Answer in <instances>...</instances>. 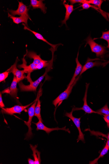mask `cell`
Here are the masks:
<instances>
[{
    "instance_id": "603a6c76",
    "label": "cell",
    "mask_w": 109,
    "mask_h": 164,
    "mask_svg": "<svg viewBox=\"0 0 109 164\" xmlns=\"http://www.w3.org/2000/svg\"><path fill=\"white\" fill-rule=\"evenodd\" d=\"M97 114L103 115H109V109L107 106V104L106 105L102 108L97 110L96 111Z\"/></svg>"
},
{
    "instance_id": "f1b7e54d",
    "label": "cell",
    "mask_w": 109,
    "mask_h": 164,
    "mask_svg": "<svg viewBox=\"0 0 109 164\" xmlns=\"http://www.w3.org/2000/svg\"><path fill=\"white\" fill-rule=\"evenodd\" d=\"M71 5H73L76 3H81L82 4L87 3V0H70L69 1Z\"/></svg>"
},
{
    "instance_id": "ba28073f",
    "label": "cell",
    "mask_w": 109,
    "mask_h": 164,
    "mask_svg": "<svg viewBox=\"0 0 109 164\" xmlns=\"http://www.w3.org/2000/svg\"><path fill=\"white\" fill-rule=\"evenodd\" d=\"M18 62V58L17 57L16 62L10 68V72H12L14 76L16 77L18 83L26 78L27 77L25 75V73L24 70H19L17 68V64Z\"/></svg>"
},
{
    "instance_id": "7c38bea8",
    "label": "cell",
    "mask_w": 109,
    "mask_h": 164,
    "mask_svg": "<svg viewBox=\"0 0 109 164\" xmlns=\"http://www.w3.org/2000/svg\"><path fill=\"white\" fill-rule=\"evenodd\" d=\"M105 64V63H103L99 61H96L93 62L87 61L85 64L83 66L82 71L81 73L80 74L79 76L78 77H79L80 76H81L82 74L87 70L92 68L94 66H98L104 65Z\"/></svg>"
},
{
    "instance_id": "44dd1931",
    "label": "cell",
    "mask_w": 109,
    "mask_h": 164,
    "mask_svg": "<svg viewBox=\"0 0 109 164\" xmlns=\"http://www.w3.org/2000/svg\"><path fill=\"white\" fill-rule=\"evenodd\" d=\"M26 54L23 58V64L19 65L18 66L19 69L23 68L26 73H31L32 71L31 68L30 66V65H27V63L25 59V57L26 56Z\"/></svg>"
},
{
    "instance_id": "ac0fdd59",
    "label": "cell",
    "mask_w": 109,
    "mask_h": 164,
    "mask_svg": "<svg viewBox=\"0 0 109 164\" xmlns=\"http://www.w3.org/2000/svg\"><path fill=\"white\" fill-rule=\"evenodd\" d=\"M30 148L33 152V156L35 161V164H40L41 163L40 152L37 149V145L33 146L30 144Z\"/></svg>"
},
{
    "instance_id": "2e32d148",
    "label": "cell",
    "mask_w": 109,
    "mask_h": 164,
    "mask_svg": "<svg viewBox=\"0 0 109 164\" xmlns=\"http://www.w3.org/2000/svg\"><path fill=\"white\" fill-rule=\"evenodd\" d=\"M17 83L16 77L14 76L13 81L10 87L9 93L14 98H17V96L18 89L17 88Z\"/></svg>"
},
{
    "instance_id": "f546056e",
    "label": "cell",
    "mask_w": 109,
    "mask_h": 164,
    "mask_svg": "<svg viewBox=\"0 0 109 164\" xmlns=\"http://www.w3.org/2000/svg\"><path fill=\"white\" fill-rule=\"evenodd\" d=\"M104 116V120L107 123L108 128L109 129V115H105Z\"/></svg>"
},
{
    "instance_id": "4316f807",
    "label": "cell",
    "mask_w": 109,
    "mask_h": 164,
    "mask_svg": "<svg viewBox=\"0 0 109 164\" xmlns=\"http://www.w3.org/2000/svg\"><path fill=\"white\" fill-rule=\"evenodd\" d=\"M99 39L106 40L108 43L107 47L109 48V30L107 32H102V36Z\"/></svg>"
},
{
    "instance_id": "9c48e42d",
    "label": "cell",
    "mask_w": 109,
    "mask_h": 164,
    "mask_svg": "<svg viewBox=\"0 0 109 164\" xmlns=\"http://www.w3.org/2000/svg\"><path fill=\"white\" fill-rule=\"evenodd\" d=\"M89 84L86 83V89L85 92V95L83 98V101H84V105L81 108H73L72 109L73 110V111L81 110H82L85 112L86 113L91 114L92 113L97 114V113L96 111L93 110L88 105L87 102V93H88V87L89 86Z\"/></svg>"
},
{
    "instance_id": "e575fe53",
    "label": "cell",
    "mask_w": 109,
    "mask_h": 164,
    "mask_svg": "<svg viewBox=\"0 0 109 164\" xmlns=\"http://www.w3.org/2000/svg\"><path fill=\"white\" fill-rule=\"evenodd\" d=\"M106 14L107 15V18H108V19H109V13H106Z\"/></svg>"
},
{
    "instance_id": "cb8c5ba5",
    "label": "cell",
    "mask_w": 109,
    "mask_h": 164,
    "mask_svg": "<svg viewBox=\"0 0 109 164\" xmlns=\"http://www.w3.org/2000/svg\"><path fill=\"white\" fill-rule=\"evenodd\" d=\"M104 1L103 0H89L88 1V3L90 4H93L98 7V9L100 10L102 13L104 11L101 10V6Z\"/></svg>"
},
{
    "instance_id": "7a4b0ae2",
    "label": "cell",
    "mask_w": 109,
    "mask_h": 164,
    "mask_svg": "<svg viewBox=\"0 0 109 164\" xmlns=\"http://www.w3.org/2000/svg\"><path fill=\"white\" fill-rule=\"evenodd\" d=\"M39 93L38 94L37 98L35 100V102L28 109V120L27 122L24 121L25 124L26 125L28 128V130L26 134L25 140H28L31 139L33 135L32 132V128H31V123L33 117L35 115V108L37 104L38 99L39 96Z\"/></svg>"
},
{
    "instance_id": "7402d4cb",
    "label": "cell",
    "mask_w": 109,
    "mask_h": 164,
    "mask_svg": "<svg viewBox=\"0 0 109 164\" xmlns=\"http://www.w3.org/2000/svg\"><path fill=\"white\" fill-rule=\"evenodd\" d=\"M109 150V147L107 145V144H106V145L105 146L102 151L98 157L95 160H94L93 161H90L89 164H94L97 163V162L99 159L101 158H103L104 156L108 153Z\"/></svg>"
},
{
    "instance_id": "4dcf8cb0",
    "label": "cell",
    "mask_w": 109,
    "mask_h": 164,
    "mask_svg": "<svg viewBox=\"0 0 109 164\" xmlns=\"http://www.w3.org/2000/svg\"><path fill=\"white\" fill-rule=\"evenodd\" d=\"M0 106L2 108L5 107L3 101L1 93H0Z\"/></svg>"
},
{
    "instance_id": "836d02e7",
    "label": "cell",
    "mask_w": 109,
    "mask_h": 164,
    "mask_svg": "<svg viewBox=\"0 0 109 164\" xmlns=\"http://www.w3.org/2000/svg\"><path fill=\"white\" fill-rule=\"evenodd\" d=\"M104 136L106 137L107 139L109 140V133L108 134V135L107 136H106L105 135Z\"/></svg>"
},
{
    "instance_id": "ffe728a7",
    "label": "cell",
    "mask_w": 109,
    "mask_h": 164,
    "mask_svg": "<svg viewBox=\"0 0 109 164\" xmlns=\"http://www.w3.org/2000/svg\"><path fill=\"white\" fill-rule=\"evenodd\" d=\"M41 93L39 92L37 102L35 110V116L37 117L38 118L39 120L42 121V120L41 115V102L40 100V98Z\"/></svg>"
},
{
    "instance_id": "30bf717a",
    "label": "cell",
    "mask_w": 109,
    "mask_h": 164,
    "mask_svg": "<svg viewBox=\"0 0 109 164\" xmlns=\"http://www.w3.org/2000/svg\"><path fill=\"white\" fill-rule=\"evenodd\" d=\"M36 124L37 126V128L36 130H43L45 131L48 134H49L51 132L55 130H62L65 131H67L70 133V131L66 129V126L62 128H60L59 127L56 128H49L45 126L42 123L41 121L39 120V121L37 123H33Z\"/></svg>"
},
{
    "instance_id": "d4e9b609",
    "label": "cell",
    "mask_w": 109,
    "mask_h": 164,
    "mask_svg": "<svg viewBox=\"0 0 109 164\" xmlns=\"http://www.w3.org/2000/svg\"><path fill=\"white\" fill-rule=\"evenodd\" d=\"M50 64L49 61L43 60L39 64L37 65V70H40L43 68L49 66Z\"/></svg>"
},
{
    "instance_id": "d6986e66",
    "label": "cell",
    "mask_w": 109,
    "mask_h": 164,
    "mask_svg": "<svg viewBox=\"0 0 109 164\" xmlns=\"http://www.w3.org/2000/svg\"><path fill=\"white\" fill-rule=\"evenodd\" d=\"M22 25L24 26V29L27 30L31 32L34 35L36 38H37V39L46 42L52 47H55L54 45H53L51 44L48 42L47 40H46L44 38H43V36L41 34L35 32L34 31L32 30H31V29L27 27L25 24L23 23Z\"/></svg>"
},
{
    "instance_id": "83f0119b",
    "label": "cell",
    "mask_w": 109,
    "mask_h": 164,
    "mask_svg": "<svg viewBox=\"0 0 109 164\" xmlns=\"http://www.w3.org/2000/svg\"><path fill=\"white\" fill-rule=\"evenodd\" d=\"M82 7L83 9H88L91 8V7H92V8L94 9L96 8V9H98L97 8V7H94V6H93L91 4L88 3V2L82 4Z\"/></svg>"
},
{
    "instance_id": "277c9868",
    "label": "cell",
    "mask_w": 109,
    "mask_h": 164,
    "mask_svg": "<svg viewBox=\"0 0 109 164\" xmlns=\"http://www.w3.org/2000/svg\"><path fill=\"white\" fill-rule=\"evenodd\" d=\"M79 77H78L76 79L73 84L70 86H68L66 90L61 93L53 101V104L55 107H57L58 104H59V106L61 103H61L64 100L68 98L72 92V88L77 83Z\"/></svg>"
},
{
    "instance_id": "3957f363",
    "label": "cell",
    "mask_w": 109,
    "mask_h": 164,
    "mask_svg": "<svg viewBox=\"0 0 109 164\" xmlns=\"http://www.w3.org/2000/svg\"><path fill=\"white\" fill-rule=\"evenodd\" d=\"M31 73H28L26 78L28 81L30 82V84L28 85H25L22 82L18 83L20 90L21 92H36L39 84L36 81H33L31 77Z\"/></svg>"
},
{
    "instance_id": "9a60e30c",
    "label": "cell",
    "mask_w": 109,
    "mask_h": 164,
    "mask_svg": "<svg viewBox=\"0 0 109 164\" xmlns=\"http://www.w3.org/2000/svg\"><path fill=\"white\" fill-rule=\"evenodd\" d=\"M79 52H78L77 57L76 59V61L77 63V66L76 68L75 71L74 75L72 77L69 84L68 86H70L73 84L74 82L76 79V77L80 74L83 68L82 65L79 62L78 59Z\"/></svg>"
},
{
    "instance_id": "484cf974",
    "label": "cell",
    "mask_w": 109,
    "mask_h": 164,
    "mask_svg": "<svg viewBox=\"0 0 109 164\" xmlns=\"http://www.w3.org/2000/svg\"><path fill=\"white\" fill-rule=\"evenodd\" d=\"M10 72V69H9L6 71L0 74V82L4 81L5 79L8 77L9 74Z\"/></svg>"
},
{
    "instance_id": "5b68a950",
    "label": "cell",
    "mask_w": 109,
    "mask_h": 164,
    "mask_svg": "<svg viewBox=\"0 0 109 164\" xmlns=\"http://www.w3.org/2000/svg\"><path fill=\"white\" fill-rule=\"evenodd\" d=\"M73 110L72 109V111L70 113H65V116L69 117L74 122L77 129H78L79 133V135L77 139V142H78L79 140H82L83 142L85 143V139L84 135L81 129V122L80 120L81 118H76L72 115V113L73 112Z\"/></svg>"
},
{
    "instance_id": "1f68e13d",
    "label": "cell",
    "mask_w": 109,
    "mask_h": 164,
    "mask_svg": "<svg viewBox=\"0 0 109 164\" xmlns=\"http://www.w3.org/2000/svg\"><path fill=\"white\" fill-rule=\"evenodd\" d=\"M28 161L29 164H35V161L32 160L30 158H28Z\"/></svg>"
},
{
    "instance_id": "e0dca14e",
    "label": "cell",
    "mask_w": 109,
    "mask_h": 164,
    "mask_svg": "<svg viewBox=\"0 0 109 164\" xmlns=\"http://www.w3.org/2000/svg\"><path fill=\"white\" fill-rule=\"evenodd\" d=\"M27 57L33 59V63L36 65H37L40 63L43 60L41 57L40 55H38L35 52L32 51H27Z\"/></svg>"
},
{
    "instance_id": "52a82bcc",
    "label": "cell",
    "mask_w": 109,
    "mask_h": 164,
    "mask_svg": "<svg viewBox=\"0 0 109 164\" xmlns=\"http://www.w3.org/2000/svg\"><path fill=\"white\" fill-rule=\"evenodd\" d=\"M18 8L17 10H9L12 15L13 16L17 15L20 16H27L29 17L28 13L29 9L27 8V6L25 5L22 2L18 1Z\"/></svg>"
},
{
    "instance_id": "d6a6232c",
    "label": "cell",
    "mask_w": 109,
    "mask_h": 164,
    "mask_svg": "<svg viewBox=\"0 0 109 164\" xmlns=\"http://www.w3.org/2000/svg\"><path fill=\"white\" fill-rule=\"evenodd\" d=\"M106 144L109 147V140L107 139Z\"/></svg>"
},
{
    "instance_id": "5bb4252c",
    "label": "cell",
    "mask_w": 109,
    "mask_h": 164,
    "mask_svg": "<svg viewBox=\"0 0 109 164\" xmlns=\"http://www.w3.org/2000/svg\"><path fill=\"white\" fill-rule=\"evenodd\" d=\"M65 1L63 4L66 9V11L64 19L62 21V25L65 24L67 26V21L69 19L71 14L73 11L74 6L73 5H69L68 3H65Z\"/></svg>"
},
{
    "instance_id": "8fae6325",
    "label": "cell",
    "mask_w": 109,
    "mask_h": 164,
    "mask_svg": "<svg viewBox=\"0 0 109 164\" xmlns=\"http://www.w3.org/2000/svg\"><path fill=\"white\" fill-rule=\"evenodd\" d=\"M31 5L33 9H40L41 11L46 14L47 13V7L45 6V4L43 3V1L40 0H31Z\"/></svg>"
},
{
    "instance_id": "6da1fadb",
    "label": "cell",
    "mask_w": 109,
    "mask_h": 164,
    "mask_svg": "<svg viewBox=\"0 0 109 164\" xmlns=\"http://www.w3.org/2000/svg\"><path fill=\"white\" fill-rule=\"evenodd\" d=\"M86 44L89 45L92 53L96 54L97 57H102L107 52L105 47L100 45L94 41L89 35L86 40Z\"/></svg>"
},
{
    "instance_id": "4fadbf2b",
    "label": "cell",
    "mask_w": 109,
    "mask_h": 164,
    "mask_svg": "<svg viewBox=\"0 0 109 164\" xmlns=\"http://www.w3.org/2000/svg\"><path fill=\"white\" fill-rule=\"evenodd\" d=\"M8 17L11 19L14 23L18 24L21 23H24L26 26L28 27L27 21L28 19L31 20L30 17L27 16H20L19 17H16L13 16L8 12Z\"/></svg>"
},
{
    "instance_id": "8992f818",
    "label": "cell",
    "mask_w": 109,
    "mask_h": 164,
    "mask_svg": "<svg viewBox=\"0 0 109 164\" xmlns=\"http://www.w3.org/2000/svg\"><path fill=\"white\" fill-rule=\"evenodd\" d=\"M35 100L28 105L25 106H15L11 108H2V113L5 114L12 115L14 114H20L22 112L30 106L33 103Z\"/></svg>"
}]
</instances>
